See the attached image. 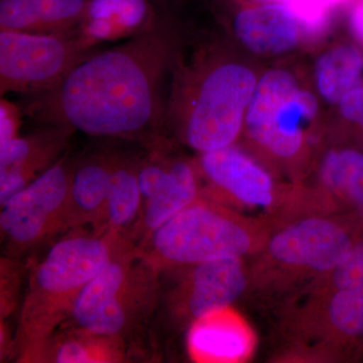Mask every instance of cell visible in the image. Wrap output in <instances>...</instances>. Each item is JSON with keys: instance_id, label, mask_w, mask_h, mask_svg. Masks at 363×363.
I'll return each instance as SVG.
<instances>
[{"instance_id": "cell-1", "label": "cell", "mask_w": 363, "mask_h": 363, "mask_svg": "<svg viewBox=\"0 0 363 363\" xmlns=\"http://www.w3.org/2000/svg\"><path fill=\"white\" fill-rule=\"evenodd\" d=\"M173 26L155 13L123 44L96 52L52 89L30 96L28 116L88 135L152 140L164 121V75L174 67Z\"/></svg>"}, {"instance_id": "cell-2", "label": "cell", "mask_w": 363, "mask_h": 363, "mask_svg": "<svg viewBox=\"0 0 363 363\" xmlns=\"http://www.w3.org/2000/svg\"><path fill=\"white\" fill-rule=\"evenodd\" d=\"M131 241L114 231L72 233L55 242L33 267L21 308L14 352L33 362L70 317L83 289Z\"/></svg>"}, {"instance_id": "cell-3", "label": "cell", "mask_w": 363, "mask_h": 363, "mask_svg": "<svg viewBox=\"0 0 363 363\" xmlns=\"http://www.w3.org/2000/svg\"><path fill=\"white\" fill-rule=\"evenodd\" d=\"M354 243L339 214L304 212L272 222L250 264L247 295L279 310L347 259Z\"/></svg>"}, {"instance_id": "cell-4", "label": "cell", "mask_w": 363, "mask_h": 363, "mask_svg": "<svg viewBox=\"0 0 363 363\" xmlns=\"http://www.w3.org/2000/svg\"><path fill=\"white\" fill-rule=\"evenodd\" d=\"M269 231L271 225L264 218L245 216L210 198L199 197L136 248L161 272L211 260L253 257L264 247Z\"/></svg>"}, {"instance_id": "cell-5", "label": "cell", "mask_w": 363, "mask_h": 363, "mask_svg": "<svg viewBox=\"0 0 363 363\" xmlns=\"http://www.w3.org/2000/svg\"><path fill=\"white\" fill-rule=\"evenodd\" d=\"M159 276L128 243L83 289L68 319L71 327L125 341L154 318Z\"/></svg>"}, {"instance_id": "cell-6", "label": "cell", "mask_w": 363, "mask_h": 363, "mask_svg": "<svg viewBox=\"0 0 363 363\" xmlns=\"http://www.w3.org/2000/svg\"><path fill=\"white\" fill-rule=\"evenodd\" d=\"M194 83L185 95H174L164 118L177 119L183 140L200 154L233 145L257 87L255 74L222 62L205 69Z\"/></svg>"}, {"instance_id": "cell-7", "label": "cell", "mask_w": 363, "mask_h": 363, "mask_svg": "<svg viewBox=\"0 0 363 363\" xmlns=\"http://www.w3.org/2000/svg\"><path fill=\"white\" fill-rule=\"evenodd\" d=\"M250 286L245 257H229L160 272L154 318L171 332L185 330L207 313L233 306Z\"/></svg>"}, {"instance_id": "cell-8", "label": "cell", "mask_w": 363, "mask_h": 363, "mask_svg": "<svg viewBox=\"0 0 363 363\" xmlns=\"http://www.w3.org/2000/svg\"><path fill=\"white\" fill-rule=\"evenodd\" d=\"M80 30L66 35L0 30V94H40L97 52Z\"/></svg>"}, {"instance_id": "cell-9", "label": "cell", "mask_w": 363, "mask_h": 363, "mask_svg": "<svg viewBox=\"0 0 363 363\" xmlns=\"http://www.w3.org/2000/svg\"><path fill=\"white\" fill-rule=\"evenodd\" d=\"M318 112L316 98L285 70L267 72L253 93L245 117L248 135L267 154L295 159Z\"/></svg>"}, {"instance_id": "cell-10", "label": "cell", "mask_w": 363, "mask_h": 363, "mask_svg": "<svg viewBox=\"0 0 363 363\" xmlns=\"http://www.w3.org/2000/svg\"><path fill=\"white\" fill-rule=\"evenodd\" d=\"M75 166L60 159L2 205L0 228L11 257L64 231Z\"/></svg>"}, {"instance_id": "cell-11", "label": "cell", "mask_w": 363, "mask_h": 363, "mask_svg": "<svg viewBox=\"0 0 363 363\" xmlns=\"http://www.w3.org/2000/svg\"><path fill=\"white\" fill-rule=\"evenodd\" d=\"M138 182L143 195L140 217L128 238L138 247L164 222L200 197L193 167L184 161H166L152 155L140 160Z\"/></svg>"}, {"instance_id": "cell-12", "label": "cell", "mask_w": 363, "mask_h": 363, "mask_svg": "<svg viewBox=\"0 0 363 363\" xmlns=\"http://www.w3.org/2000/svg\"><path fill=\"white\" fill-rule=\"evenodd\" d=\"M200 168L233 209H264L269 212L267 219L285 199L269 172L234 145L203 152Z\"/></svg>"}, {"instance_id": "cell-13", "label": "cell", "mask_w": 363, "mask_h": 363, "mask_svg": "<svg viewBox=\"0 0 363 363\" xmlns=\"http://www.w3.org/2000/svg\"><path fill=\"white\" fill-rule=\"evenodd\" d=\"M257 345L255 329L233 306L207 313L188 329V352L195 362H247Z\"/></svg>"}, {"instance_id": "cell-14", "label": "cell", "mask_w": 363, "mask_h": 363, "mask_svg": "<svg viewBox=\"0 0 363 363\" xmlns=\"http://www.w3.org/2000/svg\"><path fill=\"white\" fill-rule=\"evenodd\" d=\"M73 130L58 126L18 136L0 147V205L32 183L61 157Z\"/></svg>"}, {"instance_id": "cell-15", "label": "cell", "mask_w": 363, "mask_h": 363, "mask_svg": "<svg viewBox=\"0 0 363 363\" xmlns=\"http://www.w3.org/2000/svg\"><path fill=\"white\" fill-rule=\"evenodd\" d=\"M234 32L247 49L259 55L290 51L300 40V21L283 2H264L236 13Z\"/></svg>"}, {"instance_id": "cell-16", "label": "cell", "mask_w": 363, "mask_h": 363, "mask_svg": "<svg viewBox=\"0 0 363 363\" xmlns=\"http://www.w3.org/2000/svg\"><path fill=\"white\" fill-rule=\"evenodd\" d=\"M117 155L95 154L76 164L67 202L64 231L91 224L98 230L105 206Z\"/></svg>"}, {"instance_id": "cell-17", "label": "cell", "mask_w": 363, "mask_h": 363, "mask_svg": "<svg viewBox=\"0 0 363 363\" xmlns=\"http://www.w3.org/2000/svg\"><path fill=\"white\" fill-rule=\"evenodd\" d=\"M90 0H0V30L66 35L85 20Z\"/></svg>"}, {"instance_id": "cell-18", "label": "cell", "mask_w": 363, "mask_h": 363, "mask_svg": "<svg viewBox=\"0 0 363 363\" xmlns=\"http://www.w3.org/2000/svg\"><path fill=\"white\" fill-rule=\"evenodd\" d=\"M320 188L311 196L318 209L336 213L343 208L363 210V154L331 150L320 164Z\"/></svg>"}, {"instance_id": "cell-19", "label": "cell", "mask_w": 363, "mask_h": 363, "mask_svg": "<svg viewBox=\"0 0 363 363\" xmlns=\"http://www.w3.org/2000/svg\"><path fill=\"white\" fill-rule=\"evenodd\" d=\"M154 14L149 0H90L79 30L96 44L130 38L142 30Z\"/></svg>"}, {"instance_id": "cell-20", "label": "cell", "mask_w": 363, "mask_h": 363, "mask_svg": "<svg viewBox=\"0 0 363 363\" xmlns=\"http://www.w3.org/2000/svg\"><path fill=\"white\" fill-rule=\"evenodd\" d=\"M125 358V341L98 335L71 327L70 331L52 336L33 362H119Z\"/></svg>"}, {"instance_id": "cell-21", "label": "cell", "mask_w": 363, "mask_h": 363, "mask_svg": "<svg viewBox=\"0 0 363 363\" xmlns=\"http://www.w3.org/2000/svg\"><path fill=\"white\" fill-rule=\"evenodd\" d=\"M140 166V160L117 155L104 221L96 231H114L125 235L126 231L135 225L143 206L142 191L138 182Z\"/></svg>"}, {"instance_id": "cell-22", "label": "cell", "mask_w": 363, "mask_h": 363, "mask_svg": "<svg viewBox=\"0 0 363 363\" xmlns=\"http://www.w3.org/2000/svg\"><path fill=\"white\" fill-rule=\"evenodd\" d=\"M363 71L360 52L351 45H339L318 60L316 84L321 96L331 104L359 85Z\"/></svg>"}, {"instance_id": "cell-23", "label": "cell", "mask_w": 363, "mask_h": 363, "mask_svg": "<svg viewBox=\"0 0 363 363\" xmlns=\"http://www.w3.org/2000/svg\"><path fill=\"white\" fill-rule=\"evenodd\" d=\"M311 286H322V288H348V286H363V238L355 241L347 259L335 269L316 279Z\"/></svg>"}, {"instance_id": "cell-24", "label": "cell", "mask_w": 363, "mask_h": 363, "mask_svg": "<svg viewBox=\"0 0 363 363\" xmlns=\"http://www.w3.org/2000/svg\"><path fill=\"white\" fill-rule=\"evenodd\" d=\"M292 11L308 33L319 32L326 26L334 7L342 4L341 0H281Z\"/></svg>"}, {"instance_id": "cell-25", "label": "cell", "mask_w": 363, "mask_h": 363, "mask_svg": "<svg viewBox=\"0 0 363 363\" xmlns=\"http://www.w3.org/2000/svg\"><path fill=\"white\" fill-rule=\"evenodd\" d=\"M21 116V109L2 98L0 102V147L18 138Z\"/></svg>"}, {"instance_id": "cell-26", "label": "cell", "mask_w": 363, "mask_h": 363, "mask_svg": "<svg viewBox=\"0 0 363 363\" xmlns=\"http://www.w3.org/2000/svg\"><path fill=\"white\" fill-rule=\"evenodd\" d=\"M344 118L358 123L363 128V87L358 85L346 93L339 101Z\"/></svg>"}, {"instance_id": "cell-27", "label": "cell", "mask_w": 363, "mask_h": 363, "mask_svg": "<svg viewBox=\"0 0 363 363\" xmlns=\"http://www.w3.org/2000/svg\"><path fill=\"white\" fill-rule=\"evenodd\" d=\"M350 21L352 32L363 42V0H358L351 7Z\"/></svg>"}, {"instance_id": "cell-28", "label": "cell", "mask_w": 363, "mask_h": 363, "mask_svg": "<svg viewBox=\"0 0 363 363\" xmlns=\"http://www.w3.org/2000/svg\"><path fill=\"white\" fill-rule=\"evenodd\" d=\"M255 1H262V2H276V1H279V2H281V0H255Z\"/></svg>"}, {"instance_id": "cell-29", "label": "cell", "mask_w": 363, "mask_h": 363, "mask_svg": "<svg viewBox=\"0 0 363 363\" xmlns=\"http://www.w3.org/2000/svg\"><path fill=\"white\" fill-rule=\"evenodd\" d=\"M344 1H345V0H341V2H344Z\"/></svg>"}, {"instance_id": "cell-30", "label": "cell", "mask_w": 363, "mask_h": 363, "mask_svg": "<svg viewBox=\"0 0 363 363\" xmlns=\"http://www.w3.org/2000/svg\"><path fill=\"white\" fill-rule=\"evenodd\" d=\"M362 130H363V128H362Z\"/></svg>"}]
</instances>
